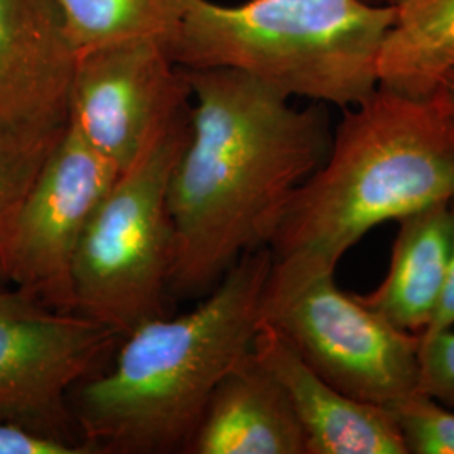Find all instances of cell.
<instances>
[{
	"mask_svg": "<svg viewBox=\"0 0 454 454\" xmlns=\"http://www.w3.org/2000/svg\"><path fill=\"white\" fill-rule=\"evenodd\" d=\"M253 352L286 392L307 454H407L387 407L335 389L309 369L273 326L260 322Z\"/></svg>",
	"mask_w": 454,
	"mask_h": 454,
	"instance_id": "cell-11",
	"label": "cell"
},
{
	"mask_svg": "<svg viewBox=\"0 0 454 454\" xmlns=\"http://www.w3.org/2000/svg\"><path fill=\"white\" fill-rule=\"evenodd\" d=\"M419 392L454 409V330L421 337Z\"/></svg>",
	"mask_w": 454,
	"mask_h": 454,
	"instance_id": "cell-18",
	"label": "cell"
},
{
	"mask_svg": "<svg viewBox=\"0 0 454 454\" xmlns=\"http://www.w3.org/2000/svg\"><path fill=\"white\" fill-rule=\"evenodd\" d=\"M384 281L358 300L399 330L422 335L433 324L453 238L451 200L399 219Z\"/></svg>",
	"mask_w": 454,
	"mask_h": 454,
	"instance_id": "cell-13",
	"label": "cell"
},
{
	"mask_svg": "<svg viewBox=\"0 0 454 454\" xmlns=\"http://www.w3.org/2000/svg\"><path fill=\"white\" fill-rule=\"evenodd\" d=\"M118 170L66 123L19 214L9 288L54 311H74L73 275L88 224Z\"/></svg>",
	"mask_w": 454,
	"mask_h": 454,
	"instance_id": "cell-9",
	"label": "cell"
},
{
	"mask_svg": "<svg viewBox=\"0 0 454 454\" xmlns=\"http://www.w3.org/2000/svg\"><path fill=\"white\" fill-rule=\"evenodd\" d=\"M189 101L187 71L165 44L114 43L78 52L67 125L123 172Z\"/></svg>",
	"mask_w": 454,
	"mask_h": 454,
	"instance_id": "cell-8",
	"label": "cell"
},
{
	"mask_svg": "<svg viewBox=\"0 0 454 454\" xmlns=\"http://www.w3.org/2000/svg\"><path fill=\"white\" fill-rule=\"evenodd\" d=\"M261 322L273 326L313 372L354 399L389 406L419 390L421 337L341 292L335 271L273 258Z\"/></svg>",
	"mask_w": 454,
	"mask_h": 454,
	"instance_id": "cell-6",
	"label": "cell"
},
{
	"mask_svg": "<svg viewBox=\"0 0 454 454\" xmlns=\"http://www.w3.org/2000/svg\"><path fill=\"white\" fill-rule=\"evenodd\" d=\"M389 2L197 0L170 54L182 67H231L286 97L354 106L379 86Z\"/></svg>",
	"mask_w": 454,
	"mask_h": 454,
	"instance_id": "cell-4",
	"label": "cell"
},
{
	"mask_svg": "<svg viewBox=\"0 0 454 454\" xmlns=\"http://www.w3.org/2000/svg\"><path fill=\"white\" fill-rule=\"evenodd\" d=\"M0 454H97L82 441L61 438L24 422L0 419Z\"/></svg>",
	"mask_w": 454,
	"mask_h": 454,
	"instance_id": "cell-19",
	"label": "cell"
},
{
	"mask_svg": "<svg viewBox=\"0 0 454 454\" xmlns=\"http://www.w3.org/2000/svg\"><path fill=\"white\" fill-rule=\"evenodd\" d=\"M185 454H307L286 392L253 350L212 392Z\"/></svg>",
	"mask_w": 454,
	"mask_h": 454,
	"instance_id": "cell-12",
	"label": "cell"
},
{
	"mask_svg": "<svg viewBox=\"0 0 454 454\" xmlns=\"http://www.w3.org/2000/svg\"><path fill=\"white\" fill-rule=\"evenodd\" d=\"M451 211H453L454 219V199H451ZM454 328V224L453 238H451V251H450V261H448V271H446V279H444V288L441 293V300H439V307L434 315L433 324L429 325V328L419 335H433L442 330Z\"/></svg>",
	"mask_w": 454,
	"mask_h": 454,
	"instance_id": "cell-20",
	"label": "cell"
},
{
	"mask_svg": "<svg viewBox=\"0 0 454 454\" xmlns=\"http://www.w3.org/2000/svg\"><path fill=\"white\" fill-rule=\"evenodd\" d=\"M2 290H5V288H2ZM2 290H0V292H2Z\"/></svg>",
	"mask_w": 454,
	"mask_h": 454,
	"instance_id": "cell-23",
	"label": "cell"
},
{
	"mask_svg": "<svg viewBox=\"0 0 454 454\" xmlns=\"http://www.w3.org/2000/svg\"><path fill=\"white\" fill-rule=\"evenodd\" d=\"M394 20L379 54V86L431 98L454 67V0H389Z\"/></svg>",
	"mask_w": 454,
	"mask_h": 454,
	"instance_id": "cell-14",
	"label": "cell"
},
{
	"mask_svg": "<svg viewBox=\"0 0 454 454\" xmlns=\"http://www.w3.org/2000/svg\"><path fill=\"white\" fill-rule=\"evenodd\" d=\"M271 268L270 246L246 253L197 309L138 325L73 390L78 433L97 454L187 451L212 392L253 350Z\"/></svg>",
	"mask_w": 454,
	"mask_h": 454,
	"instance_id": "cell-2",
	"label": "cell"
},
{
	"mask_svg": "<svg viewBox=\"0 0 454 454\" xmlns=\"http://www.w3.org/2000/svg\"><path fill=\"white\" fill-rule=\"evenodd\" d=\"M397 422L407 454H454V409L424 392L386 406Z\"/></svg>",
	"mask_w": 454,
	"mask_h": 454,
	"instance_id": "cell-17",
	"label": "cell"
},
{
	"mask_svg": "<svg viewBox=\"0 0 454 454\" xmlns=\"http://www.w3.org/2000/svg\"><path fill=\"white\" fill-rule=\"evenodd\" d=\"M123 337L76 311L44 309L0 292V419L82 441L71 394L101 372Z\"/></svg>",
	"mask_w": 454,
	"mask_h": 454,
	"instance_id": "cell-7",
	"label": "cell"
},
{
	"mask_svg": "<svg viewBox=\"0 0 454 454\" xmlns=\"http://www.w3.org/2000/svg\"><path fill=\"white\" fill-rule=\"evenodd\" d=\"M369 2H379V4H382V2H389V0H369Z\"/></svg>",
	"mask_w": 454,
	"mask_h": 454,
	"instance_id": "cell-22",
	"label": "cell"
},
{
	"mask_svg": "<svg viewBox=\"0 0 454 454\" xmlns=\"http://www.w3.org/2000/svg\"><path fill=\"white\" fill-rule=\"evenodd\" d=\"M454 199V118L438 98L377 86L343 108L324 163L293 194L275 260L335 271L373 227Z\"/></svg>",
	"mask_w": 454,
	"mask_h": 454,
	"instance_id": "cell-3",
	"label": "cell"
},
{
	"mask_svg": "<svg viewBox=\"0 0 454 454\" xmlns=\"http://www.w3.org/2000/svg\"><path fill=\"white\" fill-rule=\"evenodd\" d=\"M189 137L168 184L174 266L168 290L202 294L243 254L270 246L294 191L324 163L322 106L231 67L187 69Z\"/></svg>",
	"mask_w": 454,
	"mask_h": 454,
	"instance_id": "cell-1",
	"label": "cell"
},
{
	"mask_svg": "<svg viewBox=\"0 0 454 454\" xmlns=\"http://www.w3.org/2000/svg\"><path fill=\"white\" fill-rule=\"evenodd\" d=\"M434 97L438 98L448 114L454 118V67L442 78Z\"/></svg>",
	"mask_w": 454,
	"mask_h": 454,
	"instance_id": "cell-21",
	"label": "cell"
},
{
	"mask_svg": "<svg viewBox=\"0 0 454 454\" xmlns=\"http://www.w3.org/2000/svg\"><path fill=\"white\" fill-rule=\"evenodd\" d=\"M76 59L54 0H0V130L66 125Z\"/></svg>",
	"mask_w": 454,
	"mask_h": 454,
	"instance_id": "cell-10",
	"label": "cell"
},
{
	"mask_svg": "<svg viewBox=\"0 0 454 454\" xmlns=\"http://www.w3.org/2000/svg\"><path fill=\"white\" fill-rule=\"evenodd\" d=\"M187 137L189 108L118 174L78 249L74 311L121 337L165 315L176 251L168 184Z\"/></svg>",
	"mask_w": 454,
	"mask_h": 454,
	"instance_id": "cell-5",
	"label": "cell"
},
{
	"mask_svg": "<svg viewBox=\"0 0 454 454\" xmlns=\"http://www.w3.org/2000/svg\"><path fill=\"white\" fill-rule=\"evenodd\" d=\"M65 127L0 130V290L9 288L7 256L19 214Z\"/></svg>",
	"mask_w": 454,
	"mask_h": 454,
	"instance_id": "cell-16",
	"label": "cell"
},
{
	"mask_svg": "<svg viewBox=\"0 0 454 454\" xmlns=\"http://www.w3.org/2000/svg\"><path fill=\"white\" fill-rule=\"evenodd\" d=\"M78 52L148 39L168 51L197 0H54Z\"/></svg>",
	"mask_w": 454,
	"mask_h": 454,
	"instance_id": "cell-15",
	"label": "cell"
}]
</instances>
